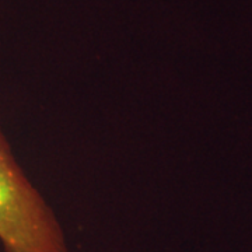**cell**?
Returning <instances> with one entry per match:
<instances>
[{"mask_svg":"<svg viewBox=\"0 0 252 252\" xmlns=\"http://www.w3.org/2000/svg\"><path fill=\"white\" fill-rule=\"evenodd\" d=\"M0 243L6 252H69L62 224L0 129Z\"/></svg>","mask_w":252,"mask_h":252,"instance_id":"1","label":"cell"}]
</instances>
